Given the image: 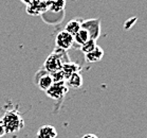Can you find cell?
<instances>
[{
  "label": "cell",
  "mask_w": 147,
  "mask_h": 138,
  "mask_svg": "<svg viewBox=\"0 0 147 138\" xmlns=\"http://www.w3.org/2000/svg\"><path fill=\"white\" fill-rule=\"evenodd\" d=\"M2 121L7 134H15L20 132L24 126V118L17 109H11L5 111L0 119Z\"/></svg>",
  "instance_id": "obj_1"
},
{
  "label": "cell",
  "mask_w": 147,
  "mask_h": 138,
  "mask_svg": "<svg viewBox=\"0 0 147 138\" xmlns=\"http://www.w3.org/2000/svg\"><path fill=\"white\" fill-rule=\"evenodd\" d=\"M68 62H70V60H69L67 51L60 50V49L56 48L45 61L44 69L52 73V72H55L57 70H61L63 65L68 63Z\"/></svg>",
  "instance_id": "obj_2"
},
{
  "label": "cell",
  "mask_w": 147,
  "mask_h": 138,
  "mask_svg": "<svg viewBox=\"0 0 147 138\" xmlns=\"http://www.w3.org/2000/svg\"><path fill=\"white\" fill-rule=\"evenodd\" d=\"M68 90H69V87H68L66 81L64 82H55L53 83V85L51 86L46 94L49 98H51L52 100H55V101H61L64 97L67 94Z\"/></svg>",
  "instance_id": "obj_3"
},
{
  "label": "cell",
  "mask_w": 147,
  "mask_h": 138,
  "mask_svg": "<svg viewBox=\"0 0 147 138\" xmlns=\"http://www.w3.org/2000/svg\"><path fill=\"white\" fill-rule=\"evenodd\" d=\"M34 82L40 90L44 91H47L54 83L53 79L51 77V73L48 72L47 70H45L44 68L36 72L35 77H34Z\"/></svg>",
  "instance_id": "obj_4"
},
{
  "label": "cell",
  "mask_w": 147,
  "mask_h": 138,
  "mask_svg": "<svg viewBox=\"0 0 147 138\" xmlns=\"http://www.w3.org/2000/svg\"><path fill=\"white\" fill-rule=\"evenodd\" d=\"M82 28L87 31L91 39L96 41L100 35V20L98 18H93V19H88V20H83L82 22Z\"/></svg>",
  "instance_id": "obj_5"
},
{
  "label": "cell",
  "mask_w": 147,
  "mask_h": 138,
  "mask_svg": "<svg viewBox=\"0 0 147 138\" xmlns=\"http://www.w3.org/2000/svg\"><path fill=\"white\" fill-rule=\"evenodd\" d=\"M73 45L74 38L71 34H69L65 30L60 31L59 33H57L56 37H55V46H56L57 49L68 51L70 48H72Z\"/></svg>",
  "instance_id": "obj_6"
},
{
  "label": "cell",
  "mask_w": 147,
  "mask_h": 138,
  "mask_svg": "<svg viewBox=\"0 0 147 138\" xmlns=\"http://www.w3.org/2000/svg\"><path fill=\"white\" fill-rule=\"evenodd\" d=\"M49 9L47 0H31L27 5V12L30 15H39Z\"/></svg>",
  "instance_id": "obj_7"
},
{
  "label": "cell",
  "mask_w": 147,
  "mask_h": 138,
  "mask_svg": "<svg viewBox=\"0 0 147 138\" xmlns=\"http://www.w3.org/2000/svg\"><path fill=\"white\" fill-rule=\"evenodd\" d=\"M57 130L53 125L44 124L41 125L36 133V138H56Z\"/></svg>",
  "instance_id": "obj_8"
},
{
  "label": "cell",
  "mask_w": 147,
  "mask_h": 138,
  "mask_svg": "<svg viewBox=\"0 0 147 138\" xmlns=\"http://www.w3.org/2000/svg\"><path fill=\"white\" fill-rule=\"evenodd\" d=\"M85 57H86V61H87L88 63H91V64L102 61V58L104 57L103 48L100 47V46H96L93 51H91L89 53L85 54Z\"/></svg>",
  "instance_id": "obj_9"
},
{
  "label": "cell",
  "mask_w": 147,
  "mask_h": 138,
  "mask_svg": "<svg viewBox=\"0 0 147 138\" xmlns=\"http://www.w3.org/2000/svg\"><path fill=\"white\" fill-rule=\"evenodd\" d=\"M82 19H71L70 21H68V24L65 27V31L71 34L72 36H74L78 31L82 29Z\"/></svg>",
  "instance_id": "obj_10"
},
{
  "label": "cell",
  "mask_w": 147,
  "mask_h": 138,
  "mask_svg": "<svg viewBox=\"0 0 147 138\" xmlns=\"http://www.w3.org/2000/svg\"><path fill=\"white\" fill-rule=\"evenodd\" d=\"M66 83H67L68 87H73V88H80L82 87L84 81H83V77L80 72H75L72 75L68 77L66 80Z\"/></svg>",
  "instance_id": "obj_11"
},
{
  "label": "cell",
  "mask_w": 147,
  "mask_h": 138,
  "mask_svg": "<svg viewBox=\"0 0 147 138\" xmlns=\"http://www.w3.org/2000/svg\"><path fill=\"white\" fill-rule=\"evenodd\" d=\"M80 69H82L80 66H78V65L75 64V63H72V62H68V63L64 64L63 65V68H61V70H63V72H64V74H65V79H66V80H67L70 75L75 73V72H80Z\"/></svg>",
  "instance_id": "obj_12"
},
{
  "label": "cell",
  "mask_w": 147,
  "mask_h": 138,
  "mask_svg": "<svg viewBox=\"0 0 147 138\" xmlns=\"http://www.w3.org/2000/svg\"><path fill=\"white\" fill-rule=\"evenodd\" d=\"M73 38H74V43L80 47V46L85 44L88 39H90V36H89V34H88L87 31L82 28V29L74 35Z\"/></svg>",
  "instance_id": "obj_13"
},
{
  "label": "cell",
  "mask_w": 147,
  "mask_h": 138,
  "mask_svg": "<svg viewBox=\"0 0 147 138\" xmlns=\"http://www.w3.org/2000/svg\"><path fill=\"white\" fill-rule=\"evenodd\" d=\"M65 4H66V0H52L49 2V9L48 10L58 13V12L65 9Z\"/></svg>",
  "instance_id": "obj_14"
},
{
  "label": "cell",
  "mask_w": 147,
  "mask_h": 138,
  "mask_svg": "<svg viewBox=\"0 0 147 138\" xmlns=\"http://www.w3.org/2000/svg\"><path fill=\"white\" fill-rule=\"evenodd\" d=\"M96 46H97L96 41L90 38V39H88L85 44L80 46V51H82L84 54H87V53H89V52H91V51H93Z\"/></svg>",
  "instance_id": "obj_15"
},
{
  "label": "cell",
  "mask_w": 147,
  "mask_h": 138,
  "mask_svg": "<svg viewBox=\"0 0 147 138\" xmlns=\"http://www.w3.org/2000/svg\"><path fill=\"white\" fill-rule=\"evenodd\" d=\"M51 77L53 79L54 83L55 82H64L66 81V79H65V74L63 72V70H57L55 72H52L51 73Z\"/></svg>",
  "instance_id": "obj_16"
},
{
  "label": "cell",
  "mask_w": 147,
  "mask_h": 138,
  "mask_svg": "<svg viewBox=\"0 0 147 138\" xmlns=\"http://www.w3.org/2000/svg\"><path fill=\"white\" fill-rule=\"evenodd\" d=\"M7 134L5 133V130H4V126H3V124H2V121L0 120V138L1 137H3L4 135Z\"/></svg>",
  "instance_id": "obj_17"
},
{
  "label": "cell",
  "mask_w": 147,
  "mask_h": 138,
  "mask_svg": "<svg viewBox=\"0 0 147 138\" xmlns=\"http://www.w3.org/2000/svg\"><path fill=\"white\" fill-rule=\"evenodd\" d=\"M82 138H98V136H96L95 134H92V133H88V134L84 135Z\"/></svg>",
  "instance_id": "obj_18"
},
{
  "label": "cell",
  "mask_w": 147,
  "mask_h": 138,
  "mask_svg": "<svg viewBox=\"0 0 147 138\" xmlns=\"http://www.w3.org/2000/svg\"><path fill=\"white\" fill-rule=\"evenodd\" d=\"M47 1H49V2H50V1H52V0H47Z\"/></svg>",
  "instance_id": "obj_19"
}]
</instances>
